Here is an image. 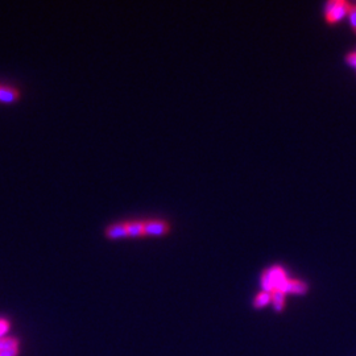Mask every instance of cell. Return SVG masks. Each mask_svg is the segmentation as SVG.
I'll use <instances>...</instances> for the list:
<instances>
[{
    "label": "cell",
    "instance_id": "cell-1",
    "mask_svg": "<svg viewBox=\"0 0 356 356\" xmlns=\"http://www.w3.org/2000/svg\"><path fill=\"white\" fill-rule=\"evenodd\" d=\"M288 279L286 272L281 268V267H270L268 269H265L261 274V288L264 292L272 293L276 289L279 288V285L283 281Z\"/></svg>",
    "mask_w": 356,
    "mask_h": 356
},
{
    "label": "cell",
    "instance_id": "cell-2",
    "mask_svg": "<svg viewBox=\"0 0 356 356\" xmlns=\"http://www.w3.org/2000/svg\"><path fill=\"white\" fill-rule=\"evenodd\" d=\"M350 3L344 1V0H331L326 4L324 9V15H326V20L329 23H337L339 20H342L346 15H348V9H350Z\"/></svg>",
    "mask_w": 356,
    "mask_h": 356
},
{
    "label": "cell",
    "instance_id": "cell-3",
    "mask_svg": "<svg viewBox=\"0 0 356 356\" xmlns=\"http://www.w3.org/2000/svg\"><path fill=\"white\" fill-rule=\"evenodd\" d=\"M146 237H160L170 232L172 226L165 219H145Z\"/></svg>",
    "mask_w": 356,
    "mask_h": 356
},
{
    "label": "cell",
    "instance_id": "cell-4",
    "mask_svg": "<svg viewBox=\"0 0 356 356\" xmlns=\"http://www.w3.org/2000/svg\"><path fill=\"white\" fill-rule=\"evenodd\" d=\"M276 290L283 292L284 294H289V293H293V294H306L307 290H309V286H307V284L303 283V281H300V280L286 279L285 281L280 284L279 288L276 289Z\"/></svg>",
    "mask_w": 356,
    "mask_h": 356
},
{
    "label": "cell",
    "instance_id": "cell-5",
    "mask_svg": "<svg viewBox=\"0 0 356 356\" xmlns=\"http://www.w3.org/2000/svg\"><path fill=\"white\" fill-rule=\"evenodd\" d=\"M20 98H21V91L18 87L0 83V103L1 105H14L20 101Z\"/></svg>",
    "mask_w": 356,
    "mask_h": 356
},
{
    "label": "cell",
    "instance_id": "cell-6",
    "mask_svg": "<svg viewBox=\"0 0 356 356\" xmlns=\"http://www.w3.org/2000/svg\"><path fill=\"white\" fill-rule=\"evenodd\" d=\"M125 224V233L128 237H146L145 220H127Z\"/></svg>",
    "mask_w": 356,
    "mask_h": 356
},
{
    "label": "cell",
    "instance_id": "cell-7",
    "mask_svg": "<svg viewBox=\"0 0 356 356\" xmlns=\"http://www.w3.org/2000/svg\"><path fill=\"white\" fill-rule=\"evenodd\" d=\"M105 236L108 240H120V239H127L125 233V224L124 222H115L108 224L105 229Z\"/></svg>",
    "mask_w": 356,
    "mask_h": 356
},
{
    "label": "cell",
    "instance_id": "cell-8",
    "mask_svg": "<svg viewBox=\"0 0 356 356\" xmlns=\"http://www.w3.org/2000/svg\"><path fill=\"white\" fill-rule=\"evenodd\" d=\"M269 303H272V293L264 292V290L259 293L255 297V300H253V306L256 309H263V307L268 306Z\"/></svg>",
    "mask_w": 356,
    "mask_h": 356
},
{
    "label": "cell",
    "instance_id": "cell-9",
    "mask_svg": "<svg viewBox=\"0 0 356 356\" xmlns=\"http://www.w3.org/2000/svg\"><path fill=\"white\" fill-rule=\"evenodd\" d=\"M285 298H286V294H284L283 292H279V290H274L272 292V305H273V309L276 311H283L284 307H285Z\"/></svg>",
    "mask_w": 356,
    "mask_h": 356
},
{
    "label": "cell",
    "instance_id": "cell-10",
    "mask_svg": "<svg viewBox=\"0 0 356 356\" xmlns=\"http://www.w3.org/2000/svg\"><path fill=\"white\" fill-rule=\"evenodd\" d=\"M9 348H18V340L9 337H3L0 338V352L9 350Z\"/></svg>",
    "mask_w": 356,
    "mask_h": 356
},
{
    "label": "cell",
    "instance_id": "cell-11",
    "mask_svg": "<svg viewBox=\"0 0 356 356\" xmlns=\"http://www.w3.org/2000/svg\"><path fill=\"white\" fill-rule=\"evenodd\" d=\"M348 18H350V24H351L354 32L356 33V5H350V9H348Z\"/></svg>",
    "mask_w": 356,
    "mask_h": 356
},
{
    "label": "cell",
    "instance_id": "cell-12",
    "mask_svg": "<svg viewBox=\"0 0 356 356\" xmlns=\"http://www.w3.org/2000/svg\"><path fill=\"white\" fill-rule=\"evenodd\" d=\"M18 348H9L5 351L0 352V356H18Z\"/></svg>",
    "mask_w": 356,
    "mask_h": 356
},
{
    "label": "cell",
    "instance_id": "cell-13",
    "mask_svg": "<svg viewBox=\"0 0 356 356\" xmlns=\"http://www.w3.org/2000/svg\"><path fill=\"white\" fill-rule=\"evenodd\" d=\"M347 62L356 69V53H350L347 55Z\"/></svg>",
    "mask_w": 356,
    "mask_h": 356
}]
</instances>
